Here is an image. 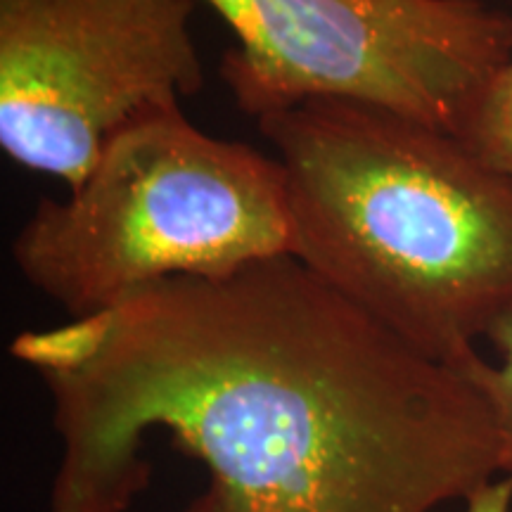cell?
Returning <instances> with one entry per match:
<instances>
[{
  "label": "cell",
  "instance_id": "cell-1",
  "mask_svg": "<svg viewBox=\"0 0 512 512\" xmlns=\"http://www.w3.org/2000/svg\"><path fill=\"white\" fill-rule=\"evenodd\" d=\"M10 354L53 399L50 512H126L155 430L207 467L202 512H434L501 475L482 389L294 254L162 280Z\"/></svg>",
  "mask_w": 512,
  "mask_h": 512
},
{
  "label": "cell",
  "instance_id": "cell-2",
  "mask_svg": "<svg viewBox=\"0 0 512 512\" xmlns=\"http://www.w3.org/2000/svg\"><path fill=\"white\" fill-rule=\"evenodd\" d=\"M292 254L434 361L458 366L512 316V178L463 140L347 100L264 114Z\"/></svg>",
  "mask_w": 512,
  "mask_h": 512
},
{
  "label": "cell",
  "instance_id": "cell-3",
  "mask_svg": "<svg viewBox=\"0 0 512 512\" xmlns=\"http://www.w3.org/2000/svg\"><path fill=\"white\" fill-rule=\"evenodd\" d=\"M280 254H292L283 164L209 136L183 110L128 126L12 242L24 280L72 318L162 280L219 278Z\"/></svg>",
  "mask_w": 512,
  "mask_h": 512
},
{
  "label": "cell",
  "instance_id": "cell-4",
  "mask_svg": "<svg viewBox=\"0 0 512 512\" xmlns=\"http://www.w3.org/2000/svg\"><path fill=\"white\" fill-rule=\"evenodd\" d=\"M204 3L238 38L221 74L254 119L347 100L458 136L512 53V17L484 0Z\"/></svg>",
  "mask_w": 512,
  "mask_h": 512
},
{
  "label": "cell",
  "instance_id": "cell-5",
  "mask_svg": "<svg viewBox=\"0 0 512 512\" xmlns=\"http://www.w3.org/2000/svg\"><path fill=\"white\" fill-rule=\"evenodd\" d=\"M197 0H0V147L79 185L128 126L204 88Z\"/></svg>",
  "mask_w": 512,
  "mask_h": 512
},
{
  "label": "cell",
  "instance_id": "cell-6",
  "mask_svg": "<svg viewBox=\"0 0 512 512\" xmlns=\"http://www.w3.org/2000/svg\"><path fill=\"white\" fill-rule=\"evenodd\" d=\"M458 138L484 164L512 178V53L484 88Z\"/></svg>",
  "mask_w": 512,
  "mask_h": 512
},
{
  "label": "cell",
  "instance_id": "cell-7",
  "mask_svg": "<svg viewBox=\"0 0 512 512\" xmlns=\"http://www.w3.org/2000/svg\"><path fill=\"white\" fill-rule=\"evenodd\" d=\"M486 342L496 351V361L475 351L458 363V370L482 389L494 411L498 437H501V477L512 482V316L503 318L489 332Z\"/></svg>",
  "mask_w": 512,
  "mask_h": 512
},
{
  "label": "cell",
  "instance_id": "cell-8",
  "mask_svg": "<svg viewBox=\"0 0 512 512\" xmlns=\"http://www.w3.org/2000/svg\"><path fill=\"white\" fill-rule=\"evenodd\" d=\"M467 512H512V482L508 477L484 484L465 501Z\"/></svg>",
  "mask_w": 512,
  "mask_h": 512
},
{
  "label": "cell",
  "instance_id": "cell-9",
  "mask_svg": "<svg viewBox=\"0 0 512 512\" xmlns=\"http://www.w3.org/2000/svg\"><path fill=\"white\" fill-rule=\"evenodd\" d=\"M183 512H202V508H200V503H197V498H195V501H192V503L188 505V508H185Z\"/></svg>",
  "mask_w": 512,
  "mask_h": 512
}]
</instances>
